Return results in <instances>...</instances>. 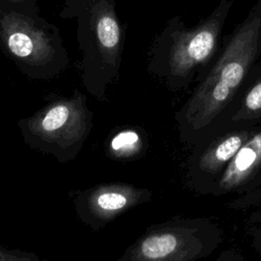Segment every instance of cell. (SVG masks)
<instances>
[{
    "instance_id": "obj_1",
    "label": "cell",
    "mask_w": 261,
    "mask_h": 261,
    "mask_svg": "<svg viewBox=\"0 0 261 261\" xmlns=\"http://www.w3.org/2000/svg\"><path fill=\"white\" fill-rule=\"evenodd\" d=\"M117 0H63L59 13L75 22L81 54L80 75L87 92L99 101L119 77L124 30L116 11Z\"/></svg>"
},
{
    "instance_id": "obj_2",
    "label": "cell",
    "mask_w": 261,
    "mask_h": 261,
    "mask_svg": "<svg viewBox=\"0 0 261 261\" xmlns=\"http://www.w3.org/2000/svg\"><path fill=\"white\" fill-rule=\"evenodd\" d=\"M0 49L27 77L48 81L62 74L70 57L59 29L39 12L0 0Z\"/></svg>"
},
{
    "instance_id": "obj_3",
    "label": "cell",
    "mask_w": 261,
    "mask_h": 261,
    "mask_svg": "<svg viewBox=\"0 0 261 261\" xmlns=\"http://www.w3.org/2000/svg\"><path fill=\"white\" fill-rule=\"evenodd\" d=\"M259 30L260 21L254 18L231 38L214 67L177 114L181 135L206 127L230 101L256 55Z\"/></svg>"
},
{
    "instance_id": "obj_4",
    "label": "cell",
    "mask_w": 261,
    "mask_h": 261,
    "mask_svg": "<svg viewBox=\"0 0 261 261\" xmlns=\"http://www.w3.org/2000/svg\"><path fill=\"white\" fill-rule=\"evenodd\" d=\"M46 100L33 115L18 119L22 140L31 149L52 155L60 163L71 161L94 126V112L79 90L71 96L51 94Z\"/></svg>"
},
{
    "instance_id": "obj_5",
    "label": "cell",
    "mask_w": 261,
    "mask_h": 261,
    "mask_svg": "<svg viewBox=\"0 0 261 261\" xmlns=\"http://www.w3.org/2000/svg\"><path fill=\"white\" fill-rule=\"evenodd\" d=\"M222 18L221 14L211 16L189 31L167 29L152 48L150 71L164 76L169 83L188 76L215 50Z\"/></svg>"
},
{
    "instance_id": "obj_6",
    "label": "cell",
    "mask_w": 261,
    "mask_h": 261,
    "mask_svg": "<svg viewBox=\"0 0 261 261\" xmlns=\"http://www.w3.org/2000/svg\"><path fill=\"white\" fill-rule=\"evenodd\" d=\"M151 196V191L126 182L99 184L71 194L79 219L95 231L125 211L148 202Z\"/></svg>"
},
{
    "instance_id": "obj_7",
    "label": "cell",
    "mask_w": 261,
    "mask_h": 261,
    "mask_svg": "<svg viewBox=\"0 0 261 261\" xmlns=\"http://www.w3.org/2000/svg\"><path fill=\"white\" fill-rule=\"evenodd\" d=\"M188 233L178 223L150 226L115 261H186Z\"/></svg>"
},
{
    "instance_id": "obj_8",
    "label": "cell",
    "mask_w": 261,
    "mask_h": 261,
    "mask_svg": "<svg viewBox=\"0 0 261 261\" xmlns=\"http://www.w3.org/2000/svg\"><path fill=\"white\" fill-rule=\"evenodd\" d=\"M261 172V130L254 132L221 172L216 191L226 193L245 186Z\"/></svg>"
},
{
    "instance_id": "obj_9",
    "label": "cell",
    "mask_w": 261,
    "mask_h": 261,
    "mask_svg": "<svg viewBox=\"0 0 261 261\" xmlns=\"http://www.w3.org/2000/svg\"><path fill=\"white\" fill-rule=\"evenodd\" d=\"M254 132L243 128L216 137L200 155L196 166L197 175L210 177L221 174Z\"/></svg>"
},
{
    "instance_id": "obj_10",
    "label": "cell",
    "mask_w": 261,
    "mask_h": 261,
    "mask_svg": "<svg viewBox=\"0 0 261 261\" xmlns=\"http://www.w3.org/2000/svg\"><path fill=\"white\" fill-rule=\"evenodd\" d=\"M143 149V139L133 128H124L115 134L108 144L109 156L116 160H127L136 157Z\"/></svg>"
},
{
    "instance_id": "obj_11",
    "label": "cell",
    "mask_w": 261,
    "mask_h": 261,
    "mask_svg": "<svg viewBox=\"0 0 261 261\" xmlns=\"http://www.w3.org/2000/svg\"><path fill=\"white\" fill-rule=\"evenodd\" d=\"M243 110H245L249 117L261 111V81L255 84L247 93L244 99Z\"/></svg>"
},
{
    "instance_id": "obj_12",
    "label": "cell",
    "mask_w": 261,
    "mask_h": 261,
    "mask_svg": "<svg viewBox=\"0 0 261 261\" xmlns=\"http://www.w3.org/2000/svg\"><path fill=\"white\" fill-rule=\"evenodd\" d=\"M36 254L20 249L0 247V261H30Z\"/></svg>"
},
{
    "instance_id": "obj_13",
    "label": "cell",
    "mask_w": 261,
    "mask_h": 261,
    "mask_svg": "<svg viewBox=\"0 0 261 261\" xmlns=\"http://www.w3.org/2000/svg\"><path fill=\"white\" fill-rule=\"evenodd\" d=\"M9 3H12L16 6H19L25 10L33 12H40V7L38 4V0H5Z\"/></svg>"
},
{
    "instance_id": "obj_14",
    "label": "cell",
    "mask_w": 261,
    "mask_h": 261,
    "mask_svg": "<svg viewBox=\"0 0 261 261\" xmlns=\"http://www.w3.org/2000/svg\"><path fill=\"white\" fill-rule=\"evenodd\" d=\"M30 261H49L48 259H41L38 255H35Z\"/></svg>"
}]
</instances>
